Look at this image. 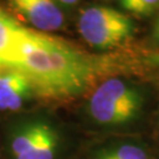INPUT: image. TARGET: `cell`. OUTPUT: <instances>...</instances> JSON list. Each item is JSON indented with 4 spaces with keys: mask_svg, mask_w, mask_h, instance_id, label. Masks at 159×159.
<instances>
[{
    "mask_svg": "<svg viewBox=\"0 0 159 159\" xmlns=\"http://www.w3.org/2000/svg\"><path fill=\"white\" fill-rule=\"evenodd\" d=\"M17 73L26 77L40 97L67 99L84 91L92 66L70 44L32 29Z\"/></svg>",
    "mask_w": 159,
    "mask_h": 159,
    "instance_id": "obj_1",
    "label": "cell"
},
{
    "mask_svg": "<svg viewBox=\"0 0 159 159\" xmlns=\"http://www.w3.org/2000/svg\"><path fill=\"white\" fill-rule=\"evenodd\" d=\"M146 98L140 87L111 78L97 87L89 100V114L102 127H124L140 119Z\"/></svg>",
    "mask_w": 159,
    "mask_h": 159,
    "instance_id": "obj_2",
    "label": "cell"
},
{
    "mask_svg": "<svg viewBox=\"0 0 159 159\" xmlns=\"http://www.w3.org/2000/svg\"><path fill=\"white\" fill-rule=\"evenodd\" d=\"M80 35L96 48H111L129 40L136 27L124 13L107 6H92L80 13Z\"/></svg>",
    "mask_w": 159,
    "mask_h": 159,
    "instance_id": "obj_3",
    "label": "cell"
},
{
    "mask_svg": "<svg viewBox=\"0 0 159 159\" xmlns=\"http://www.w3.org/2000/svg\"><path fill=\"white\" fill-rule=\"evenodd\" d=\"M61 137L46 119L24 120L12 129L8 148L13 159H57Z\"/></svg>",
    "mask_w": 159,
    "mask_h": 159,
    "instance_id": "obj_4",
    "label": "cell"
},
{
    "mask_svg": "<svg viewBox=\"0 0 159 159\" xmlns=\"http://www.w3.org/2000/svg\"><path fill=\"white\" fill-rule=\"evenodd\" d=\"M16 11L34 30L52 32L61 29L64 16L53 0H8Z\"/></svg>",
    "mask_w": 159,
    "mask_h": 159,
    "instance_id": "obj_5",
    "label": "cell"
},
{
    "mask_svg": "<svg viewBox=\"0 0 159 159\" xmlns=\"http://www.w3.org/2000/svg\"><path fill=\"white\" fill-rule=\"evenodd\" d=\"M33 92L32 85L23 74H0V111H17Z\"/></svg>",
    "mask_w": 159,
    "mask_h": 159,
    "instance_id": "obj_6",
    "label": "cell"
},
{
    "mask_svg": "<svg viewBox=\"0 0 159 159\" xmlns=\"http://www.w3.org/2000/svg\"><path fill=\"white\" fill-rule=\"evenodd\" d=\"M89 159H150V154L140 144L120 142L98 148Z\"/></svg>",
    "mask_w": 159,
    "mask_h": 159,
    "instance_id": "obj_7",
    "label": "cell"
},
{
    "mask_svg": "<svg viewBox=\"0 0 159 159\" xmlns=\"http://www.w3.org/2000/svg\"><path fill=\"white\" fill-rule=\"evenodd\" d=\"M120 6L139 16H150L154 12L159 0H119Z\"/></svg>",
    "mask_w": 159,
    "mask_h": 159,
    "instance_id": "obj_8",
    "label": "cell"
},
{
    "mask_svg": "<svg viewBox=\"0 0 159 159\" xmlns=\"http://www.w3.org/2000/svg\"><path fill=\"white\" fill-rule=\"evenodd\" d=\"M154 37L159 41V19L158 21H157V25H156V29H154Z\"/></svg>",
    "mask_w": 159,
    "mask_h": 159,
    "instance_id": "obj_9",
    "label": "cell"
},
{
    "mask_svg": "<svg viewBox=\"0 0 159 159\" xmlns=\"http://www.w3.org/2000/svg\"><path fill=\"white\" fill-rule=\"evenodd\" d=\"M60 2H63V4H66V5H72L74 2H77L78 0H59Z\"/></svg>",
    "mask_w": 159,
    "mask_h": 159,
    "instance_id": "obj_10",
    "label": "cell"
}]
</instances>
